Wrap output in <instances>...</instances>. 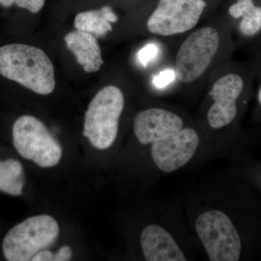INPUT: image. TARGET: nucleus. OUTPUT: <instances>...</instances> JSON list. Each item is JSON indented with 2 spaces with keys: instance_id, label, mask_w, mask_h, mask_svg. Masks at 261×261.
Wrapping results in <instances>:
<instances>
[{
  "instance_id": "f257e3e1",
  "label": "nucleus",
  "mask_w": 261,
  "mask_h": 261,
  "mask_svg": "<svg viewBox=\"0 0 261 261\" xmlns=\"http://www.w3.org/2000/svg\"><path fill=\"white\" fill-rule=\"evenodd\" d=\"M0 74L42 95L51 93L56 88L50 59L42 49L27 44L0 47Z\"/></svg>"
},
{
  "instance_id": "f03ea898",
  "label": "nucleus",
  "mask_w": 261,
  "mask_h": 261,
  "mask_svg": "<svg viewBox=\"0 0 261 261\" xmlns=\"http://www.w3.org/2000/svg\"><path fill=\"white\" fill-rule=\"evenodd\" d=\"M124 108V97L116 86L99 91L85 113L83 135L98 149L110 148L118 135L120 116Z\"/></svg>"
},
{
  "instance_id": "7ed1b4c3",
  "label": "nucleus",
  "mask_w": 261,
  "mask_h": 261,
  "mask_svg": "<svg viewBox=\"0 0 261 261\" xmlns=\"http://www.w3.org/2000/svg\"><path fill=\"white\" fill-rule=\"evenodd\" d=\"M60 227L48 215L32 216L10 228L3 243V251L9 261L32 260L58 238Z\"/></svg>"
},
{
  "instance_id": "20e7f679",
  "label": "nucleus",
  "mask_w": 261,
  "mask_h": 261,
  "mask_svg": "<svg viewBox=\"0 0 261 261\" xmlns=\"http://www.w3.org/2000/svg\"><path fill=\"white\" fill-rule=\"evenodd\" d=\"M13 145L23 159L42 168L54 167L63 155L61 146L47 126L35 117L23 116L13 127Z\"/></svg>"
},
{
  "instance_id": "39448f33",
  "label": "nucleus",
  "mask_w": 261,
  "mask_h": 261,
  "mask_svg": "<svg viewBox=\"0 0 261 261\" xmlns=\"http://www.w3.org/2000/svg\"><path fill=\"white\" fill-rule=\"evenodd\" d=\"M196 232L211 261H238L242 253L241 238L227 215L207 211L195 221Z\"/></svg>"
},
{
  "instance_id": "423d86ee",
  "label": "nucleus",
  "mask_w": 261,
  "mask_h": 261,
  "mask_svg": "<svg viewBox=\"0 0 261 261\" xmlns=\"http://www.w3.org/2000/svg\"><path fill=\"white\" fill-rule=\"evenodd\" d=\"M219 33L212 27H204L192 33L181 44L176 56V78L190 83L205 73L219 49Z\"/></svg>"
},
{
  "instance_id": "0eeeda50",
  "label": "nucleus",
  "mask_w": 261,
  "mask_h": 261,
  "mask_svg": "<svg viewBox=\"0 0 261 261\" xmlns=\"http://www.w3.org/2000/svg\"><path fill=\"white\" fill-rule=\"evenodd\" d=\"M206 5L204 0H161L147 20V29L164 37L186 32L198 23Z\"/></svg>"
},
{
  "instance_id": "6e6552de",
  "label": "nucleus",
  "mask_w": 261,
  "mask_h": 261,
  "mask_svg": "<svg viewBox=\"0 0 261 261\" xmlns=\"http://www.w3.org/2000/svg\"><path fill=\"white\" fill-rule=\"evenodd\" d=\"M199 142L198 135L191 128H182L173 135L154 142L151 148L154 164L165 173L176 171L192 159Z\"/></svg>"
},
{
  "instance_id": "1a4fd4ad",
  "label": "nucleus",
  "mask_w": 261,
  "mask_h": 261,
  "mask_svg": "<svg viewBox=\"0 0 261 261\" xmlns=\"http://www.w3.org/2000/svg\"><path fill=\"white\" fill-rule=\"evenodd\" d=\"M245 89V79L238 73H228L215 82L209 92L214 101L207 113L211 128L219 129L232 123L238 115V100Z\"/></svg>"
},
{
  "instance_id": "9d476101",
  "label": "nucleus",
  "mask_w": 261,
  "mask_h": 261,
  "mask_svg": "<svg viewBox=\"0 0 261 261\" xmlns=\"http://www.w3.org/2000/svg\"><path fill=\"white\" fill-rule=\"evenodd\" d=\"M183 126L181 117L157 108H149L138 113L134 121L136 137L142 145L162 140L181 130Z\"/></svg>"
},
{
  "instance_id": "9b49d317",
  "label": "nucleus",
  "mask_w": 261,
  "mask_h": 261,
  "mask_svg": "<svg viewBox=\"0 0 261 261\" xmlns=\"http://www.w3.org/2000/svg\"><path fill=\"white\" fill-rule=\"evenodd\" d=\"M141 246L147 261H185L182 252L172 235L159 225L151 224L141 233Z\"/></svg>"
},
{
  "instance_id": "f8f14e48",
  "label": "nucleus",
  "mask_w": 261,
  "mask_h": 261,
  "mask_svg": "<svg viewBox=\"0 0 261 261\" xmlns=\"http://www.w3.org/2000/svg\"><path fill=\"white\" fill-rule=\"evenodd\" d=\"M64 39L67 47L87 73H94L100 69L103 64L102 53L97 39L92 34L74 31L65 35Z\"/></svg>"
},
{
  "instance_id": "ddd939ff",
  "label": "nucleus",
  "mask_w": 261,
  "mask_h": 261,
  "mask_svg": "<svg viewBox=\"0 0 261 261\" xmlns=\"http://www.w3.org/2000/svg\"><path fill=\"white\" fill-rule=\"evenodd\" d=\"M228 14L239 20L238 30L243 37H255L261 33V6L254 0H237L228 8Z\"/></svg>"
},
{
  "instance_id": "4468645a",
  "label": "nucleus",
  "mask_w": 261,
  "mask_h": 261,
  "mask_svg": "<svg viewBox=\"0 0 261 261\" xmlns=\"http://www.w3.org/2000/svg\"><path fill=\"white\" fill-rule=\"evenodd\" d=\"M118 18L111 7H103L99 10L82 12L75 16V28L89 34L102 36L111 32V23H116Z\"/></svg>"
},
{
  "instance_id": "2eb2a0df",
  "label": "nucleus",
  "mask_w": 261,
  "mask_h": 261,
  "mask_svg": "<svg viewBox=\"0 0 261 261\" xmlns=\"http://www.w3.org/2000/svg\"><path fill=\"white\" fill-rule=\"evenodd\" d=\"M25 185L23 166L18 161H0V192L8 195L20 196Z\"/></svg>"
},
{
  "instance_id": "dca6fc26",
  "label": "nucleus",
  "mask_w": 261,
  "mask_h": 261,
  "mask_svg": "<svg viewBox=\"0 0 261 261\" xmlns=\"http://www.w3.org/2000/svg\"><path fill=\"white\" fill-rule=\"evenodd\" d=\"M72 254L73 252L69 246H63L56 253L43 250L33 257L32 261H67L70 260Z\"/></svg>"
},
{
  "instance_id": "f3484780",
  "label": "nucleus",
  "mask_w": 261,
  "mask_h": 261,
  "mask_svg": "<svg viewBox=\"0 0 261 261\" xmlns=\"http://www.w3.org/2000/svg\"><path fill=\"white\" fill-rule=\"evenodd\" d=\"M159 53V47L154 43H149L142 47L138 53L139 61L143 66L147 67L151 61H154Z\"/></svg>"
},
{
  "instance_id": "a211bd4d",
  "label": "nucleus",
  "mask_w": 261,
  "mask_h": 261,
  "mask_svg": "<svg viewBox=\"0 0 261 261\" xmlns=\"http://www.w3.org/2000/svg\"><path fill=\"white\" fill-rule=\"evenodd\" d=\"M176 72L173 70H166L161 71L159 75H155L152 80L154 87L159 89L165 88L168 84L176 80Z\"/></svg>"
},
{
  "instance_id": "6ab92c4d",
  "label": "nucleus",
  "mask_w": 261,
  "mask_h": 261,
  "mask_svg": "<svg viewBox=\"0 0 261 261\" xmlns=\"http://www.w3.org/2000/svg\"><path fill=\"white\" fill-rule=\"evenodd\" d=\"M45 0H16L15 3L19 8H24L32 12V13H37L40 11L44 6Z\"/></svg>"
},
{
  "instance_id": "aec40b11",
  "label": "nucleus",
  "mask_w": 261,
  "mask_h": 261,
  "mask_svg": "<svg viewBox=\"0 0 261 261\" xmlns=\"http://www.w3.org/2000/svg\"><path fill=\"white\" fill-rule=\"evenodd\" d=\"M15 1L16 0H0V5L4 7H10L15 3Z\"/></svg>"
},
{
  "instance_id": "412c9836",
  "label": "nucleus",
  "mask_w": 261,
  "mask_h": 261,
  "mask_svg": "<svg viewBox=\"0 0 261 261\" xmlns=\"http://www.w3.org/2000/svg\"><path fill=\"white\" fill-rule=\"evenodd\" d=\"M257 100H258L259 104L261 106V85L258 89V92H257Z\"/></svg>"
}]
</instances>
